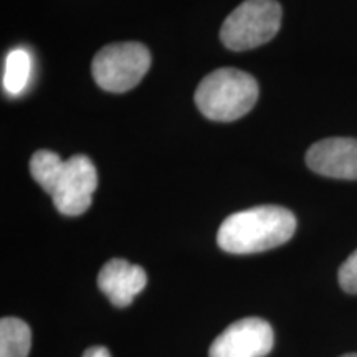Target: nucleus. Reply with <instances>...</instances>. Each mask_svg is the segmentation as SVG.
<instances>
[{
    "label": "nucleus",
    "mask_w": 357,
    "mask_h": 357,
    "mask_svg": "<svg viewBox=\"0 0 357 357\" xmlns=\"http://www.w3.org/2000/svg\"><path fill=\"white\" fill-rule=\"evenodd\" d=\"M296 230V217L278 205H261L231 213L218 229L217 243L223 252L250 255L287 243Z\"/></svg>",
    "instance_id": "f257e3e1"
},
{
    "label": "nucleus",
    "mask_w": 357,
    "mask_h": 357,
    "mask_svg": "<svg viewBox=\"0 0 357 357\" xmlns=\"http://www.w3.org/2000/svg\"><path fill=\"white\" fill-rule=\"evenodd\" d=\"M257 79L247 71L220 68L212 71L199 83L195 105L205 118L229 123L242 118L257 105Z\"/></svg>",
    "instance_id": "f03ea898"
},
{
    "label": "nucleus",
    "mask_w": 357,
    "mask_h": 357,
    "mask_svg": "<svg viewBox=\"0 0 357 357\" xmlns=\"http://www.w3.org/2000/svg\"><path fill=\"white\" fill-rule=\"evenodd\" d=\"M283 10L276 0H245L227 17L220 40L229 50L243 52L275 38Z\"/></svg>",
    "instance_id": "7ed1b4c3"
},
{
    "label": "nucleus",
    "mask_w": 357,
    "mask_h": 357,
    "mask_svg": "<svg viewBox=\"0 0 357 357\" xmlns=\"http://www.w3.org/2000/svg\"><path fill=\"white\" fill-rule=\"evenodd\" d=\"M151 66V53L137 42L111 43L102 47L93 58L91 73L96 84L105 91L124 93L144 78Z\"/></svg>",
    "instance_id": "20e7f679"
},
{
    "label": "nucleus",
    "mask_w": 357,
    "mask_h": 357,
    "mask_svg": "<svg viewBox=\"0 0 357 357\" xmlns=\"http://www.w3.org/2000/svg\"><path fill=\"white\" fill-rule=\"evenodd\" d=\"M98 187L95 164L86 155H73L65 160L63 171L52 194L56 211L66 217L82 215L89 208Z\"/></svg>",
    "instance_id": "39448f33"
},
{
    "label": "nucleus",
    "mask_w": 357,
    "mask_h": 357,
    "mask_svg": "<svg viewBox=\"0 0 357 357\" xmlns=\"http://www.w3.org/2000/svg\"><path fill=\"white\" fill-rule=\"evenodd\" d=\"M275 344L273 328L260 318H245L230 324L212 342L208 357H265Z\"/></svg>",
    "instance_id": "423d86ee"
},
{
    "label": "nucleus",
    "mask_w": 357,
    "mask_h": 357,
    "mask_svg": "<svg viewBox=\"0 0 357 357\" xmlns=\"http://www.w3.org/2000/svg\"><path fill=\"white\" fill-rule=\"evenodd\" d=\"M306 164L312 172L319 176L357 181V139L354 137L321 139L307 149Z\"/></svg>",
    "instance_id": "0eeeda50"
},
{
    "label": "nucleus",
    "mask_w": 357,
    "mask_h": 357,
    "mask_svg": "<svg viewBox=\"0 0 357 357\" xmlns=\"http://www.w3.org/2000/svg\"><path fill=\"white\" fill-rule=\"evenodd\" d=\"M147 283V275L141 266L132 265L121 258H113L98 273V287L118 307H126L132 303Z\"/></svg>",
    "instance_id": "6e6552de"
},
{
    "label": "nucleus",
    "mask_w": 357,
    "mask_h": 357,
    "mask_svg": "<svg viewBox=\"0 0 357 357\" xmlns=\"http://www.w3.org/2000/svg\"><path fill=\"white\" fill-rule=\"evenodd\" d=\"M32 68L33 60L29 50L17 47L7 53L2 71V86L7 95L13 98L20 96L29 88L30 79H32Z\"/></svg>",
    "instance_id": "1a4fd4ad"
},
{
    "label": "nucleus",
    "mask_w": 357,
    "mask_h": 357,
    "mask_svg": "<svg viewBox=\"0 0 357 357\" xmlns=\"http://www.w3.org/2000/svg\"><path fill=\"white\" fill-rule=\"evenodd\" d=\"M32 346V331L19 318L0 321V357H26Z\"/></svg>",
    "instance_id": "9d476101"
},
{
    "label": "nucleus",
    "mask_w": 357,
    "mask_h": 357,
    "mask_svg": "<svg viewBox=\"0 0 357 357\" xmlns=\"http://www.w3.org/2000/svg\"><path fill=\"white\" fill-rule=\"evenodd\" d=\"M65 160L60 158L56 153L52 151H37L30 159V174H32L33 181L47 192L53 194L58 184V178L63 171Z\"/></svg>",
    "instance_id": "9b49d317"
},
{
    "label": "nucleus",
    "mask_w": 357,
    "mask_h": 357,
    "mask_svg": "<svg viewBox=\"0 0 357 357\" xmlns=\"http://www.w3.org/2000/svg\"><path fill=\"white\" fill-rule=\"evenodd\" d=\"M339 284L346 293L357 294V250L339 268Z\"/></svg>",
    "instance_id": "f8f14e48"
},
{
    "label": "nucleus",
    "mask_w": 357,
    "mask_h": 357,
    "mask_svg": "<svg viewBox=\"0 0 357 357\" xmlns=\"http://www.w3.org/2000/svg\"><path fill=\"white\" fill-rule=\"evenodd\" d=\"M83 357H111V354L106 347L96 346V347H89L88 351H84Z\"/></svg>",
    "instance_id": "ddd939ff"
},
{
    "label": "nucleus",
    "mask_w": 357,
    "mask_h": 357,
    "mask_svg": "<svg viewBox=\"0 0 357 357\" xmlns=\"http://www.w3.org/2000/svg\"><path fill=\"white\" fill-rule=\"evenodd\" d=\"M341 357H357V354H344V356H341Z\"/></svg>",
    "instance_id": "4468645a"
}]
</instances>
